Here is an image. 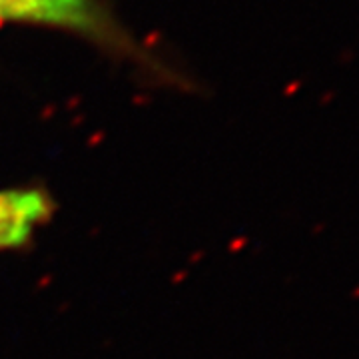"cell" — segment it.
I'll return each instance as SVG.
<instances>
[{
  "instance_id": "obj_1",
  "label": "cell",
  "mask_w": 359,
  "mask_h": 359,
  "mask_svg": "<svg viewBox=\"0 0 359 359\" xmlns=\"http://www.w3.org/2000/svg\"><path fill=\"white\" fill-rule=\"evenodd\" d=\"M0 25L50 28L86 40L96 50L136 66L160 84H186L178 70L150 52L118 18L112 0H0Z\"/></svg>"
},
{
  "instance_id": "obj_2",
  "label": "cell",
  "mask_w": 359,
  "mask_h": 359,
  "mask_svg": "<svg viewBox=\"0 0 359 359\" xmlns=\"http://www.w3.org/2000/svg\"><path fill=\"white\" fill-rule=\"evenodd\" d=\"M56 212V202L46 188L22 186L0 190V252L22 250L32 244L39 228Z\"/></svg>"
}]
</instances>
